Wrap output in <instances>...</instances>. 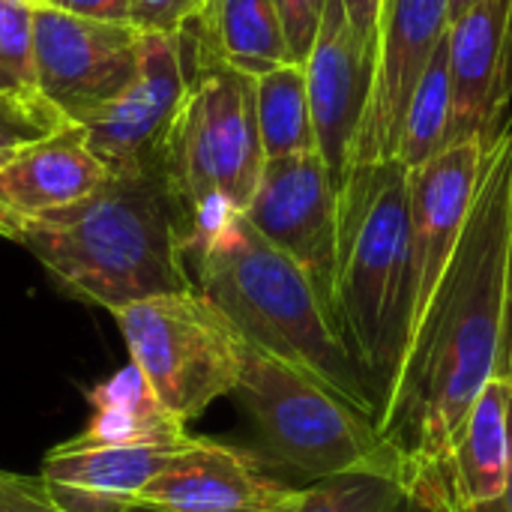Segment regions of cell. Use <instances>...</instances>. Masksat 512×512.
Wrapping results in <instances>:
<instances>
[{
	"label": "cell",
	"instance_id": "6da1fadb",
	"mask_svg": "<svg viewBox=\"0 0 512 512\" xmlns=\"http://www.w3.org/2000/svg\"><path fill=\"white\" fill-rule=\"evenodd\" d=\"M512 126L483 150L474 204L456 252L408 336L378 417L402 468L444 465L468 411L501 375L510 321ZM402 471V474H405Z\"/></svg>",
	"mask_w": 512,
	"mask_h": 512
},
{
	"label": "cell",
	"instance_id": "7a4b0ae2",
	"mask_svg": "<svg viewBox=\"0 0 512 512\" xmlns=\"http://www.w3.org/2000/svg\"><path fill=\"white\" fill-rule=\"evenodd\" d=\"M21 243L63 288L111 315L195 288L192 225L162 162L108 174L87 198L24 222Z\"/></svg>",
	"mask_w": 512,
	"mask_h": 512
},
{
	"label": "cell",
	"instance_id": "3957f363",
	"mask_svg": "<svg viewBox=\"0 0 512 512\" xmlns=\"http://www.w3.org/2000/svg\"><path fill=\"white\" fill-rule=\"evenodd\" d=\"M189 264L195 288L237 327L249 348L315 375L378 423L375 393L351 357L330 303L243 213L195 243Z\"/></svg>",
	"mask_w": 512,
	"mask_h": 512
},
{
	"label": "cell",
	"instance_id": "277c9868",
	"mask_svg": "<svg viewBox=\"0 0 512 512\" xmlns=\"http://www.w3.org/2000/svg\"><path fill=\"white\" fill-rule=\"evenodd\" d=\"M333 312L381 417L408 348L414 312L408 171L399 162L354 168L339 192Z\"/></svg>",
	"mask_w": 512,
	"mask_h": 512
},
{
	"label": "cell",
	"instance_id": "5b68a950",
	"mask_svg": "<svg viewBox=\"0 0 512 512\" xmlns=\"http://www.w3.org/2000/svg\"><path fill=\"white\" fill-rule=\"evenodd\" d=\"M231 396L252 417L267 453L312 483L342 474L402 480V459L381 438L375 417L279 357L249 348Z\"/></svg>",
	"mask_w": 512,
	"mask_h": 512
},
{
	"label": "cell",
	"instance_id": "8992f818",
	"mask_svg": "<svg viewBox=\"0 0 512 512\" xmlns=\"http://www.w3.org/2000/svg\"><path fill=\"white\" fill-rule=\"evenodd\" d=\"M195 75L168 132L162 165L192 216L210 204L246 210L264 168L255 117V78L216 60L195 21Z\"/></svg>",
	"mask_w": 512,
	"mask_h": 512
},
{
	"label": "cell",
	"instance_id": "52a82bcc",
	"mask_svg": "<svg viewBox=\"0 0 512 512\" xmlns=\"http://www.w3.org/2000/svg\"><path fill=\"white\" fill-rule=\"evenodd\" d=\"M114 321L129 360L183 426L237 390L249 345L198 288L138 300Z\"/></svg>",
	"mask_w": 512,
	"mask_h": 512
},
{
	"label": "cell",
	"instance_id": "ba28073f",
	"mask_svg": "<svg viewBox=\"0 0 512 512\" xmlns=\"http://www.w3.org/2000/svg\"><path fill=\"white\" fill-rule=\"evenodd\" d=\"M141 36L132 24L90 21L54 6H33L39 99L69 126H90L132 84Z\"/></svg>",
	"mask_w": 512,
	"mask_h": 512
},
{
	"label": "cell",
	"instance_id": "9c48e42d",
	"mask_svg": "<svg viewBox=\"0 0 512 512\" xmlns=\"http://www.w3.org/2000/svg\"><path fill=\"white\" fill-rule=\"evenodd\" d=\"M195 75V36L189 24L177 33H144L138 69L123 96L108 105L84 141L108 174L162 162L168 132L183 108Z\"/></svg>",
	"mask_w": 512,
	"mask_h": 512
},
{
	"label": "cell",
	"instance_id": "30bf717a",
	"mask_svg": "<svg viewBox=\"0 0 512 512\" xmlns=\"http://www.w3.org/2000/svg\"><path fill=\"white\" fill-rule=\"evenodd\" d=\"M243 216L315 282L333 309L339 192L318 150L267 159Z\"/></svg>",
	"mask_w": 512,
	"mask_h": 512
},
{
	"label": "cell",
	"instance_id": "8fae6325",
	"mask_svg": "<svg viewBox=\"0 0 512 512\" xmlns=\"http://www.w3.org/2000/svg\"><path fill=\"white\" fill-rule=\"evenodd\" d=\"M447 30V0H384L372 87L354 138L351 171L396 162L411 96Z\"/></svg>",
	"mask_w": 512,
	"mask_h": 512
},
{
	"label": "cell",
	"instance_id": "7c38bea8",
	"mask_svg": "<svg viewBox=\"0 0 512 512\" xmlns=\"http://www.w3.org/2000/svg\"><path fill=\"white\" fill-rule=\"evenodd\" d=\"M450 48V144L477 141L483 150L510 126L512 0H480L447 30Z\"/></svg>",
	"mask_w": 512,
	"mask_h": 512
},
{
	"label": "cell",
	"instance_id": "4fadbf2b",
	"mask_svg": "<svg viewBox=\"0 0 512 512\" xmlns=\"http://www.w3.org/2000/svg\"><path fill=\"white\" fill-rule=\"evenodd\" d=\"M375 54L354 36L342 0H327L318 36L303 63L318 156L342 192L351 174V150L372 87Z\"/></svg>",
	"mask_w": 512,
	"mask_h": 512
},
{
	"label": "cell",
	"instance_id": "5bb4252c",
	"mask_svg": "<svg viewBox=\"0 0 512 512\" xmlns=\"http://www.w3.org/2000/svg\"><path fill=\"white\" fill-rule=\"evenodd\" d=\"M483 144L462 141L426 165L408 171V237H411V330L432 300L462 237L480 180ZM411 336V333H408Z\"/></svg>",
	"mask_w": 512,
	"mask_h": 512
},
{
	"label": "cell",
	"instance_id": "9a60e30c",
	"mask_svg": "<svg viewBox=\"0 0 512 512\" xmlns=\"http://www.w3.org/2000/svg\"><path fill=\"white\" fill-rule=\"evenodd\" d=\"M291 492L249 453L192 438L171 453L135 501L168 512H273Z\"/></svg>",
	"mask_w": 512,
	"mask_h": 512
},
{
	"label": "cell",
	"instance_id": "2e32d148",
	"mask_svg": "<svg viewBox=\"0 0 512 512\" xmlns=\"http://www.w3.org/2000/svg\"><path fill=\"white\" fill-rule=\"evenodd\" d=\"M108 180V168L90 153L81 126H66L15 150L0 165V234L63 210Z\"/></svg>",
	"mask_w": 512,
	"mask_h": 512
},
{
	"label": "cell",
	"instance_id": "e0dca14e",
	"mask_svg": "<svg viewBox=\"0 0 512 512\" xmlns=\"http://www.w3.org/2000/svg\"><path fill=\"white\" fill-rule=\"evenodd\" d=\"M87 405L84 429L66 441L72 447H183L192 441L132 360L99 381L87 393Z\"/></svg>",
	"mask_w": 512,
	"mask_h": 512
},
{
	"label": "cell",
	"instance_id": "ac0fdd59",
	"mask_svg": "<svg viewBox=\"0 0 512 512\" xmlns=\"http://www.w3.org/2000/svg\"><path fill=\"white\" fill-rule=\"evenodd\" d=\"M510 405L512 384L507 378H492L456 435L444 474L459 510L489 507L507 489Z\"/></svg>",
	"mask_w": 512,
	"mask_h": 512
},
{
	"label": "cell",
	"instance_id": "d6986e66",
	"mask_svg": "<svg viewBox=\"0 0 512 512\" xmlns=\"http://www.w3.org/2000/svg\"><path fill=\"white\" fill-rule=\"evenodd\" d=\"M195 27L216 60L252 78L294 63L273 0H207Z\"/></svg>",
	"mask_w": 512,
	"mask_h": 512
},
{
	"label": "cell",
	"instance_id": "ffe728a7",
	"mask_svg": "<svg viewBox=\"0 0 512 512\" xmlns=\"http://www.w3.org/2000/svg\"><path fill=\"white\" fill-rule=\"evenodd\" d=\"M174 450L180 447H72L63 441L48 450L39 477L51 486L135 501L138 492L168 465Z\"/></svg>",
	"mask_w": 512,
	"mask_h": 512
},
{
	"label": "cell",
	"instance_id": "44dd1931",
	"mask_svg": "<svg viewBox=\"0 0 512 512\" xmlns=\"http://www.w3.org/2000/svg\"><path fill=\"white\" fill-rule=\"evenodd\" d=\"M255 117L264 159L318 150L303 63H288L255 78Z\"/></svg>",
	"mask_w": 512,
	"mask_h": 512
},
{
	"label": "cell",
	"instance_id": "7402d4cb",
	"mask_svg": "<svg viewBox=\"0 0 512 512\" xmlns=\"http://www.w3.org/2000/svg\"><path fill=\"white\" fill-rule=\"evenodd\" d=\"M450 117H453V93H450V48L447 36L438 42L405 114L396 162L405 171H414L435 159L450 147Z\"/></svg>",
	"mask_w": 512,
	"mask_h": 512
},
{
	"label": "cell",
	"instance_id": "603a6c76",
	"mask_svg": "<svg viewBox=\"0 0 512 512\" xmlns=\"http://www.w3.org/2000/svg\"><path fill=\"white\" fill-rule=\"evenodd\" d=\"M402 480L381 474H342L294 489L273 512H396Z\"/></svg>",
	"mask_w": 512,
	"mask_h": 512
},
{
	"label": "cell",
	"instance_id": "cb8c5ba5",
	"mask_svg": "<svg viewBox=\"0 0 512 512\" xmlns=\"http://www.w3.org/2000/svg\"><path fill=\"white\" fill-rule=\"evenodd\" d=\"M0 96L39 99L30 0H0Z\"/></svg>",
	"mask_w": 512,
	"mask_h": 512
},
{
	"label": "cell",
	"instance_id": "d4e9b609",
	"mask_svg": "<svg viewBox=\"0 0 512 512\" xmlns=\"http://www.w3.org/2000/svg\"><path fill=\"white\" fill-rule=\"evenodd\" d=\"M66 126L69 123L45 99L0 96V153H15Z\"/></svg>",
	"mask_w": 512,
	"mask_h": 512
},
{
	"label": "cell",
	"instance_id": "484cf974",
	"mask_svg": "<svg viewBox=\"0 0 512 512\" xmlns=\"http://www.w3.org/2000/svg\"><path fill=\"white\" fill-rule=\"evenodd\" d=\"M396 512H462L450 492L444 465L408 468L402 474V498Z\"/></svg>",
	"mask_w": 512,
	"mask_h": 512
},
{
	"label": "cell",
	"instance_id": "4316f807",
	"mask_svg": "<svg viewBox=\"0 0 512 512\" xmlns=\"http://www.w3.org/2000/svg\"><path fill=\"white\" fill-rule=\"evenodd\" d=\"M207 0H132L129 24L141 33H177L204 12Z\"/></svg>",
	"mask_w": 512,
	"mask_h": 512
},
{
	"label": "cell",
	"instance_id": "83f0119b",
	"mask_svg": "<svg viewBox=\"0 0 512 512\" xmlns=\"http://www.w3.org/2000/svg\"><path fill=\"white\" fill-rule=\"evenodd\" d=\"M273 3L282 18V30H285L294 63H306L312 42L318 36L327 0H273Z\"/></svg>",
	"mask_w": 512,
	"mask_h": 512
},
{
	"label": "cell",
	"instance_id": "f1b7e54d",
	"mask_svg": "<svg viewBox=\"0 0 512 512\" xmlns=\"http://www.w3.org/2000/svg\"><path fill=\"white\" fill-rule=\"evenodd\" d=\"M0 512H60L45 480L0 471Z\"/></svg>",
	"mask_w": 512,
	"mask_h": 512
},
{
	"label": "cell",
	"instance_id": "f546056e",
	"mask_svg": "<svg viewBox=\"0 0 512 512\" xmlns=\"http://www.w3.org/2000/svg\"><path fill=\"white\" fill-rule=\"evenodd\" d=\"M48 6L90 18V21H114V24H129L132 18V0H48Z\"/></svg>",
	"mask_w": 512,
	"mask_h": 512
},
{
	"label": "cell",
	"instance_id": "4dcf8cb0",
	"mask_svg": "<svg viewBox=\"0 0 512 512\" xmlns=\"http://www.w3.org/2000/svg\"><path fill=\"white\" fill-rule=\"evenodd\" d=\"M342 6H345V15H348L354 36L363 42V48H369L375 54L384 0H342Z\"/></svg>",
	"mask_w": 512,
	"mask_h": 512
},
{
	"label": "cell",
	"instance_id": "1f68e13d",
	"mask_svg": "<svg viewBox=\"0 0 512 512\" xmlns=\"http://www.w3.org/2000/svg\"><path fill=\"white\" fill-rule=\"evenodd\" d=\"M462 512H512V405H510V474H507V489L498 501H492L489 507L480 510H462Z\"/></svg>",
	"mask_w": 512,
	"mask_h": 512
},
{
	"label": "cell",
	"instance_id": "d6a6232c",
	"mask_svg": "<svg viewBox=\"0 0 512 512\" xmlns=\"http://www.w3.org/2000/svg\"><path fill=\"white\" fill-rule=\"evenodd\" d=\"M512 384V246H510V321H507V348H504V360H501V375Z\"/></svg>",
	"mask_w": 512,
	"mask_h": 512
},
{
	"label": "cell",
	"instance_id": "836d02e7",
	"mask_svg": "<svg viewBox=\"0 0 512 512\" xmlns=\"http://www.w3.org/2000/svg\"><path fill=\"white\" fill-rule=\"evenodd\" d=\"M480 0H447V18H450V24L456 21V18H462L468 9H474Z\"/></svg>",
	"mask_w": 512,
	"mask_h": 512
},
{
	"label": "cell",
	"instance_id": "e575fe53",
	"mask_svg": "<svg viewBox=\"0 0 512 512\" xmlns=\"http://www.w3.org/2000/svg\"><path fill=\"white\" fill-rule=\"evenodd\" d=\"M117 512H168V510H159V507H150V504H141V501H132V504H126L123 510Z\"/></svg>",
	"mask_w": 512,
	"mask_h": 512
},
{
	"label": "cell",
	"instance_id": "d590c367",
	"mask_svg": "<svg viewBox=\"0 0 512 512\" xmlns=\"http://www.w3.org/2000/svg\"><path fill=\"white\" fill-rule=\"evenodd\" d=\"M33 6H48V0H30Z\"/></svg>",
	"mask_w": 512,
	"mask_h": 512
},
{
	"label": "cell",
	"instance_id": "8d00e7d4",
	"mask_svg": "<svg viewBox=\"0 0 512 512\" xmlns=\"http://www.w3.org/2000/svg\"><path fill=\"white\" fill-rule=\"evenodd\" d=\"M9 156H12V153H0V165H3V162H6Z\"/></svg>",
	"mask_w": 512,
	"mask_h": 512
}]
</instances>
